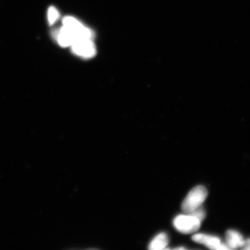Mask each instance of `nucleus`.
Returning a JSON list of instances; mask_svg holds the SVG:
<instances>
[{"instance_id": "obj_1", "label": "nucleus", "mask_w": 250, "mask_h": 250, "mask_svg": "<svg viewBox=\"0 0 250 250\" xmlns=\"http://www.w3.org/2000/svg\"><path fill=\"white\" fill-rule=\"evenodd\" d=\"M208 190L205 187L198 186L190 190L182 203L183 211L189 214L196 208L200 207L208 196Z\"/></svg>"}, {"instance_id": "obj_2", "label": "nucleus", "mask_w": 250, "mask_h": 250, "mask_svg": "<svg viewBox=\"0 0 250 250\" xmlns=\"http://www.w3.org/2000/svg\"><path fill=\"white\" fill-rule=\"evenodd\" d=\"M63 26L69 30L76 37V41L80 40H93L94 34L92 30L84 26L77 19L66 17L62 20Z\"/></svg>"}, {"instance_id": "obj_3", "label": "nucleus", "mask_w": 250, "mask_h": 250, "mask_svg": "<svg viewBox=\"0 0 250 250\" xmlns=\"http://www.w3.org/2000/svg\"><path fill=\"white\" fill-rule=\"evenodd\" d=\"M201 222L191 215H180L174 218L173 224L179 232L189 234L198 231Z\"/></svg>"}, {"instance_id": "obj_4", "label": "nucleus", "mask_w": 250, "mask_h": 250, "mask_svg": "<svg viewBox=\"0 0 250 250\" xmlns=\"http://www.w3.org/2000/svg\"><path fill=\"white\" fill-rule=\"evenodd\" d=\"M75 55L85 59H90L96 54V48L93 40H80L71 46Z\"/></svg>"}, {"instance_id": "obj_5", "label": "nucleus", "mask_w": 250, "mask_h": 250, "mask_svg": "<svg viewBox=\"0 0 250 250\" xmlns=\"http://www.w3.org/2000/svg\"><path fill=\"white\" fill-rule=\"evenodd\" d=\"M192 239L195 242L202 244L211 250H230L227 245L222 243L217 237L198 233L193 235Z\"/></svg>"}, {"instance_id": "obj_6", "label": "nucleus", "mask_w": 250, "mask_h": 250, "mask_svg": "<svg viewBox=\"0 0 250 250\" xmlns=\"http://www.w3.org/2000/svg\"><path fill=\"white\" fill-rule=\"evenodd\" d=\"M53 36L59 44L63 47L71 46L76 41L73 34L64 26L55 31Z\"/></svg>"}, {"instance_id": "obj_7", "label": "nucleus", "mask_w": 250, "mask_h": 250, "mask_svg": "<svg viewBox=\"0 0 250 250\" xmlns=\"http://www.w3.org/2000/svg\"><path fill=\"white\" fill-rule=\"evenodd\" d=\"M227 245L230 249L242 248L245 240L241 234L236 230H228L226 233Z\"/></svg>"}, {"instance_id": "obj_8", "label": "nucleus", "mask_w": 250, "mask_h": 250, "mask_svg": "<svg viewBox=\"0 0 250 250\" xmlns=\"http://www.w3.org/2000/svg\"><path fill=\"white\" fill-rule=\"evenodd\" d=\"M168 239L167 234L165 233H161L158 234L150 243L149 249L151 250L164 249L168 245Z\"/></svg>"}, {"instance_id": "obj_9", "label": "nucleus", "mask_w": 250, "mask_h": 250, "mask_svg": "<svg viewBox=\"0 0 250 250\" xmlns=\"http://www.w3.org/2000/svg\"><path fill=\"white\" fill-rule=\"evenodd\" d=\"M60 17L58 9L54 7H50L48 11V20L50 25L54 24Z\"/></svg>"}, {"instance_id": "obj_10", "label": "nucleus", "mask_w": 250, "mask_h": 250, "mask_svg": "<svg viewBox=\"0 0 250 250\" xmlns=\"http://www.w3.org/2000/svg\"><path fill=\"white\" fill-rule=\"evenodd\" d=\"M188 214L191 215L192 216L198 218L201 222L204 220L206 217V212L202 206H200V207L196 208L195 210Z\"/></svg>"}, {"instance_id": "obj_11", "label": "nucleus", "mask_w": 250, "mask_h": 250, "mask_svg": "<svg viewBox=\"0 0 250 250\" xmlns=\"http://www.w3.org/2000/svg\"><path fill=\"white\" fill-rule=\"evenodd\" d=\"M242 248L243 250H250V239L245 240V245Z\"/></svg>"}, {"instance_id": "obj_12", "label": "nucleus", "mask_w": 250, "mask_h": 250, "mask_svg": "<svg viewBox=\"0 0 250 250\" xmlns=\"http://www.w3.org/2000/svg\"><path fill=\"white\" fill-rule=\"evenodd\" d=\"M185 249H186L184 248H179L175 249V250H185Z\"/></svg>"}]
</instances>
